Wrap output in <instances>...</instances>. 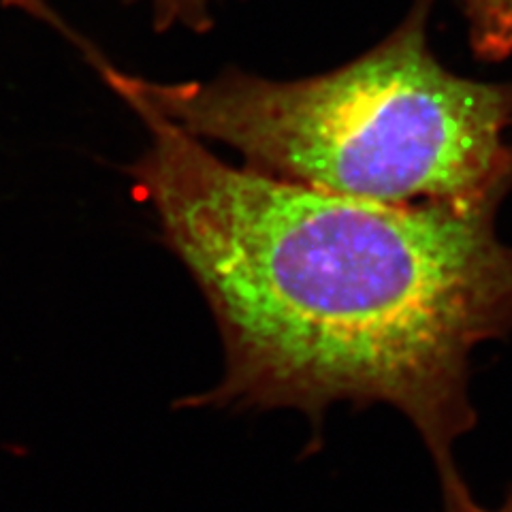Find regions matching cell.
<instances>
[{
  "instance_id": "6da1fadb",
  "label": "cell",
  "mask_w": 512,
  "mask_h": 512,
  "mask_svg": "<svg viewBox=\"0 0 512 512\" xmlns=\"http://www.w3.org/2000/svg\"><path fill=\"white\" fill-rule=\"evenodd\" d=\"M148 131L126 175L197 282L224 372L178 408L404 414L444 512H480L453 446L476 427L474 350L512 333V244L498 210L384 205L235 167L131 94Z\"/></svg>"
},
{
  "instance_id": "7a4b0ae2",
  "label": "cell",
  "mask_w": 512,
  "mask_h": 512,
  "mask_svg": "<svg viewBox=\"0 0 512 512\" xmlns=\"http://www.w3.org/2000/svg\"><path fill=\"white\" fill-rule=\"evenodd\" d=\"M431 0L342 67L280 82L224 69L207 82H152L75 47L114 94H131L250 171L333 195L457 212L498 210L512 192V82L453 73L429 47Z\"/></svg>"
},
{
  "instance_id": "277c9868",
  "label": "cell",
  "mask_w": 512,
  "mask_h": 512,
  "mask_svg": "<svg viewBox=\"0 0 512 512\" xmlns=\"http://www.w3.org/2000/svg\"><path fill=\"white\" fill-rule=\"evenodd\" d=\"M148 3L158 32L184 26L197 35H203L212 28L210 5L214 0H148Z\"/></svg>"
},
{
  "instance_id": "3957f363",
  "label": "cell",
  "mask_w": 512,
  "mask_h": 512,
  "mask_svg": "<svg viewBox=\"0 0 512 512\" xmlns=\"http://www.w3.org/2000/svg\"><path fill=\"white\" fill-rule=\"evenodd\" d=\"M478 60L500 62L512 54V0H457Z\"/></svg>"
},
{
  "instance_id": "5b68a950",
  "label": "cell",
  "mask_w": 512,
  "mask_h": 512,
  "mask_svg": "<svg viewBox=\"0 0 512 512\" xmlns=\"http://www.w3.org/2000/svg\"><path fill=\"white\" fill-rule=\"evenodd\" d=\"M480 512H512V485H510L508 493L504 495V500L500 502V506H495V508H491V510L483 508Z\"/></svg>"
}]
</instances>
